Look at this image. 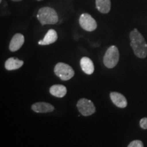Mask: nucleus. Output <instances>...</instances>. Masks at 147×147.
Returning a JSON list of instances; mask_svg holds the SVG:
<instances>
[{
	"label": "nucleus",
	"mask_w": 147,
	"mask_h": 147,
	"mask_svg": "<svg viewBox=\"0 0 147 147\" xmlns=\"http://www.w3.org/2000/svg\"><path fill=\"white\" fill-rule=\"evenodd\" d=\"M79 24L84 30L87 32H93L97 29V22L88 13H83L79 18Z\"/></svg>",
	"instance_id": "nucleus-6"
},
{
	"label": "nucleus",
	"mask_w": 147,
	"mask_h": 147,
	"mask_svg": "<svg viewBox=\"0 0 147 147\" xmlns=\"http://www.w3.org/2000/svg\"><path fill=\"white\" fill-rule=\"evenodd\" d=\"M79 113L84 117H89L93 115L96 111V108L92 101L86 98H81L76 104Z\"/></svg>",
	"instance_id": "nucleus-5"
},
{
	"label": "nucleus",
	"mask_w": 147,
	"mask_h": 147,
	"mask_svg": "<svg viewBox=\"0 0 147 147\" xmlns=\"http://www.w3.org/2000/svg\"><path fill=\"white\" fill-rule=\"evenodd\" d=\"M37 18L42 25H55L59 21L58 14L51 7H42L38 10Z\"/></svg>",
	"instance_id": "nucleus-2"
},
{
	"label": "nucleus",
	"mask_w": 147,
	"mask_h": 147,
	"mask_svg": "<svg viewBox=\"0 0 147 147\" xmlns=\"http://www.w3.org/2000/svg\"><path fill=\"white\" fill-rule=\"evenodd\" d=\"M95 5L101 13L108 14L111 9V1L110 0H95Z\"/></svg>",
	"instance_id": "nucleus-14"
},
{
	"label": "nucleus",
	"mask_w": 147,
	"mask_h": 147,
	"mask_svg": "<svg viewBox=\"0 0 147 147\" xmlns=\"http://www.w3.org/2000/svg\"><path fill=\"white\" fill-rule=\"evenodd\" d=\"M80 65L82 70L86 74L91 75L94 72V64H93L91 59L87 57H83L81 58L80 61Z\"/></svg>",
	"instance_id": "nucleus-10"
},
{
	"label": "nucleus",
	"mask_w": 147,
	"mask_h": 147,
	"mask_svg": "<svg viewBox=\"0 0 147 147\" xmlns=\"http://www.w3.org/2000/svg\"><path fill=\"white\" fill-rule=\"evenodd\" d=\"M119 61V51L116 46H111L104 55L103 62L107 68L111 69L117 65Z\"/></svg>",
	"instance_id": "nucleus-3"
},
{
	"label": "nucleus",
	"mask_w": 147,
	"mask_h": 147,
	"mask_svg": "<svg viewBox=\"0 0 147 147\" xmlns=\"http://www.w3.org/2000/svg\"><path fill=\"white\" fill-rule=\"evenodd\" d=\"M24 42H25V37L23 35L21 34H16L10 40L9 50L11 52H16L21 49Z\"/></svg>",
	"instance_id": "nucleus-8"
},
{
	"label": "nucleus",
	"mask_w": 147,
	"mask_h": 147,
	"mask_svg": "<svg viewBox=\"0 0 147 147\" xmlns=\"http://www.w3.org/2000/svg\"><path fill=\"white\" fill-rule=\"evenodd\" d=\"M12 1H16V2H17V1H22V0H12Z\"/></svg>",
	"instance_id": "nucleus-17"
},
{
	"label": "nucleus",
	"mask_w": 147,
	"mask_h": 147,
	"mask_svg": "<svg viewBox=\"0 0 147 147\" xmlns=\"http://www.w3.org/2000/svg\"><path fill=\"white\" fill-rule=\"evenodd\" d=\"M24 61L16 57H10L5 61V68L8 71L19 69L23 65Z\"/></svg>",
	"instance_id": "nucleus-12"
},
{
	"label": "nucleus",
	"mask_w": 147,
	"mask_h": 147,
	"mask_svg": "<svg viewBox=\"0 0 147 147\" xmlns=\"http://www.w3.org/2000/svg\"><path fill=\"white\" fill-rule=\"evenodd\" d=\"M32 110L36 113H52L55 110V107L49 103L40 102L33 104Z\"/></svg>",
	"instance_id": "nucleus-7"
},
{
	"label": "nucleus",
	"mask_w": 147,
	"mask_h": 147,
	"mask_svg": "<svg viewBox=\"0 0 147 147\" xmlns=\"http://www.w3.org/2000/svg\"><path fill=\"white\" fill-rule=\"evenodd\" d=\"M129 38L131 40L130 46L136 56L140 59L146 58L147 56V44L142 35L137 29H134L130 32Z\"/></svg>",
	"instance_id": "nucleus-1"
},
{
	"label": "nucleus",
	"mask_w": 147,
	"mask_h": 147,
	"mask_svg": "<svg viewBox=\"0 0 147 147\" xmlns=\"http://www.w3.org/2000/svg\"><path fill=\"white\" fill-rule=\"evenodd\" d=\"M36 1H42V0H36Z\"/></svg>",
	"instance_id": "nucleus-18"
},
{
	"label": "nucleus",
	"mask_w": 147,
	"mask_h": 147,
	"mask_svg": "<svg viewBox=\"0 0 147 147\" xmlns=\"http://www.w3.org/2000/svg\"><path fill=\"white\" fill-rule=\"evenodd\" d=\"M140 126L143 129H147V117H144L140 121Z\"/></svg>",
	"instance_id": "nucleus-16"
},
{
	"label": "nucleus",
	"mask_w": 147,
	"mask_h": 147,
	"mask_svg": "<svg viewBox=\"0 0 147 147\" xmlns=\"http://www.w3.org/2000/svg\"><path fill=\"white\" fill-rule=\"evenodd\" d=\"M54 72L57 76L63 81L70 80L75 74L70 65L62 62H59L56 64L54 68Z\"/></svg>",
	"instance_id": "nucleus-4"
},
{
	"label": "nucleus",
	"mask_w": 147,
	"mask_h": 147,
	"mask_svg": "<svg viewBox=\"0 0 147 147\" xmlns=\"http://www.w3.org/2000/svg\"><path fill=\"white\" fill-rule=\"evenodd\" d=\"M49 91L53 96L61 98L67 93V88L62 84H54L50 88Z\"/></svg>",
	"instance_id": "nucleus-13"
},
{
	"label": "nucleus",
	"mask_w": 147,
	"mask_h": 147,
	"mask_svg": "<svg viewBox=\"0 0 147 147\" xmlns=\"http://www.w3.org/2000/svg\"><path fill=\"white\" fill-rule=\"evenodd\" d=\"M58 39L57 33L54 29H51L48 31L47 34H46L45 38L43 40H40L38 42V44L41 46L44 45H49L51 44L55 43Z\"/></svg>",
	"instance_id": "nucleus-11"
},
{
	"label": "nucleus",
	"mask_w": 147,
	"mask_h": 147,
	"mask_svg": "<svg viewBox=\"0 0 147 147\" xmlns=\"http://www.w3.org/2000/svg\"><path fill=\"white\" fill-rule=\"evenodd\" d=\"M110 100L118 108H124L127 106V101L125 97L118 92H111L110 94Z\"/></svg>",
	"instance_id": "nucleus-9"
},
{
	"label": "nucleus",
	"mask_w": 147,
	"mask_h": 147,
	"mask_svg": "<svg viewBox=\"0 0 147 147\" xmlns=\"http://www.w3.org/2000/svg\"><path fill=\"white\" fill-rule=\"evenodd\" d=\"M128 147H143L144 144L141 140H136L132 141L128 144Z\"/></svg>",
	"instance_id": "nucleus-15"
}]
</instances>
